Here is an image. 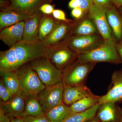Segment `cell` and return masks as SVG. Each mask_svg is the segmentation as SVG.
<instances>
[{
  "label": "cell",
  "instance_id": "35",
  "mask_svg": "<svg viewBox=\"0 0 122 122\" xmlns=\"http://www.w3.org/2000/svg\"><path fill=\"white\" fill-rule=\"evenodd\" d=\"M115 44L116 49L122 61V42L115 43Z\"/></svg>",
  "mask_w": 122,
  "mask_h": 122
},
{
  "label": "cell",
  "instance_id": "28",
  "mask_svg": "<svg viewBox=\"0 0 122 122\" xmlns=\"http://www.w3.org/2000/svg\"><path fill=\"white\" fill-rule=\"evenodd\" d=\"M25 122H52L45 115L23 117Z\"/></svg>",
  "mask_w": 122,
  "mask_h": 122
},
{
  "label": "cell",
  "instance_id": "17",
  "mask_svg": "<svg viewBox=\"0 0 122 122\" xmlns=\"http://www.w3.org/2000/svg\"><path fill=\"white\" fill-rule=\"evenodd\" d=\"M89 87L84 85L65 86L63 94V103L70 106L80 99L93 94Z\"/></svg>",
  "mask_w": 122,
  "mask_h": 122
},
{
  "label": "cell",
  "instance_id": "9",
  "mask_svg": "<svg viewBox=\"0 0 122 122\" xmlns=\"http://www.w3.org/2000/svg\"><path fill=\"white\" fill-rule=\"evenodd\" d=\"M107 9L93 4L87 13L88 17L93 22L99 34L105 40L112 39L111 29L106 15Z\"/></svg>",
  "mask_w": 122,
  "mask_h": 122
},
{
  "label": "cell",
  "instance_id": "37",
  "mask_svg": "<svg viewBox=\"0 0 122 122\" xmlns=\"http://www.w3.org/2000/svg\"><path fill=\"white\" fill-rule=\"evenodd\" d=\"M112 5L118 9L122 6V0H111Z\"/></svg>",
  "mask_w": 122,
  "mask_h": 122
},
{
  "label": "cell",
  "instance_id": "16",
  "mask_svg": "<svg viewBox=\"0 0 122 122\" xmlns=\"http://www.w3.org/2000/svg\"><path fill=\"white\" fill-rule=\"evenodd\" d=\"M25 21L0 30V39L9 48L22 41Z\"/></svg>",
  "mask_w": 122,
  "mask_h": 122
},
{
  "label": "cell",
  "instance_id": "3",
  "mask_svg": "<svg viewBox=\"0 0 122 122\" xmlns=\"http://www.w3.org/2000/svg\"><path fill=\"white\" fill-rule=\"evenodd\" d=\"M14 71L19 81L20 91L26 97H36L45 88L30 63L25 64Z\"/></svg>",
  "mask_w": 122,
  "mask_h": 122
},
{
  "label": "cell",
  "instance_id": "30",
  "mask_svg": "<svg viewBox=\"0 0 122 122\" xmlns=\"http://www.w3.org/2000/svg\"><path fill=\"white\" fill-rule=\"evenodd\" d=\"M54 7V5L50 4H45L41 6L39 10L43 14L51 15L55 10Z\"/></svg>",
  "mask_w": 122,
  "mask_h": 122
},
{
  "label": "cell",
  "instance_id": "36",
  "mask_svg": "<svg viewBox=\"0 0 122 122\" xmlns=\"http://www.w3.org/2000/svg\"><path fill=\"white\" fill-rule=\"evenodd\" d=\"M69 6L71 8L74 9L79 7V5L76 0H71L69 2Z\"/></svg>",
  "mask_w": 122,
  "mask_h": 122
},
{
  "label": "cell",
  "instance_id": "11",
  "mask_svg": "<svg viewBox=\"0 0 122 122\" xmlns=\"http://www.w3.org/2000/svg\"><path fill=\"white\" fill-rule=\"evenodd\" d=\"M122 101V70L115 71L113 73L111 83L108 91L105 95L100 96V105L106 102L114 103Z\"/></svg>",
  "mask_w": 122,
  "mask_h": 122
},
{
  "label": "cell",
  "instance_id": "24",
  "mask_svg": "<svg viewBox=\"0 0 122 122\" xmlns=\"http://www.w3.org/2000/svg\"><path fill=\"white\" fill-rule=\"evenodd\" d=\"M100 105L98 103L90 109L80 113H73L62 122H87L97 115Z\"/></svg>",
  "mask_w": 122,
  "mask_h": 122
},
{
  "label": "cell",
  "instance_id": "31",
  "mask_svg": "<svg viewBox=\"0 0 122 122\" xmlns=\"http://www.w3.org/2000/svg\"><path fill=\"white\" fill-rule=\"evenodd\" d=\"M52 15L56 20L61 21H68L69 19L66 17L65 12L62 10L59 9L55 10Z\"/></svg>",
  "mask_w": 122,
  "mask_h": 122
},
{
  "label": "cell",
  "instance_id": "4",
  "mask_svg": "<svg viewBox=\"0 0 122 122\" xmlns=\"http://www.w3.org/2000/svg\"><path fill=\"white\" fill-rule=\"evenodd\" d=\"M30 64L46 86L62 81L63 72L56 68L45 57L33 60Z\"/></svg>",
  "mask_w": 122,
  "mask_h": 122
},
{
  "label": "cell",
  "instance_id": "20",
  "mask_svg": "<svg viewBox=\"0 0 122 122\" xmlns=\"http://www.w3.org/2000/svg\"><path fill=\"white\" fill-rule=\"evenodd\" d=\"M59 20L52 15L43 14L39 22L38 36L39 41H42L55 28Z\"/></svg>",
  "mask_w": 122,
  "mask_h": 122
},
{
  "label": "cell",
  "instance_id": "18",
  "mask_svg": "<svg viewBox=\"0 0 122 122\" xmlns=\"http://www.w3.org/2000/svg\"><path fill=\"white\" fill-rule=\"evenodd\" d=\"M32 15L20 13L10 8H1L0 12V30L25 21Z\"/></svg>",
  "mask_w": 122,
  "mask_h": 122
},
{
  "label": "cell",
  "instance_id": "38",
  "mask_svg": "<svg viewBox=\"0 0 122 122\" xmlns=\"http://www.w3.org/2000/svg\"><path fill=\"white\" fill-rule=\"evenodd\" d=\"M11 122H25L23 117H17L11 119Z\"/></svg>",
  "mask_w": 122,
  "mask_h": 122
},
{
  "label": "cell",
  "instance_id": "29",
  "mask_svg": "<svg viewBox=\"0 0 122 122\" xmlns=\"http://www.w3.org/2000/svg\"><path fill=\"white\" fill-rule=\"evenodd\" d=\"M78 2L79 7L83 10L85 14H87L89 10L93 4V0H76Z\"/></svg>",
  "mask_w": 122,
  "mask_h": 122
},
{
  "label": "cell",
  "instance_id": "10",
  "mask_svg": "<svg viewBox=\"0 0 122 122\" xmlns=\"http://www.w3.org/2000/svg\"><path fill=\"white\" fill-rule=\"evenodd\" d=\"M78 20H69L68 21H59L52 32L42 41L47 46L62 44L70 37L72 29Z\"/></svg>",
  "mask_w": 122,
  "mask_h": 122
},
{
  "label": "cell",
  "instance_id": "14",
  "mask_svg": "<svg viewBox=\"0 0 122 122\" xmlns=\"http://www.w3.org/2000/svg\"><path fill=\"white\" fill-rule=\"evenodd\" d=\"M53 0H9V8L20 13L32 15L39 11L42 5L50 4Z\"/></svg>",
  "mask_w": 122,
  "mask_h": 122
},
{
  "label": "cell",
  "instance_id": "23",
  "mask_svg": "<svg viewBox=\"0 0 122 122\" xmlns=\"http://www.w3.org/2000/svg\"><path fill=\"white\" fill-rule=\"evenodd\" d=\"M100 96L93 94L80 99L70 106L73 113H80L87 110L99 103Z\"/></svg>",
  "mask_w": 122,
  "mask_h": 122
},
{
  "label": "cell",
  "instance_id": "34",
  "mask_svg": "<svg viewBox=\"0 0 122 122\" xmlns=\"http://www.w3.org/2000/svg\"><path fill=\"white\" fill-rule=\"evenodd\" d=\"M0 122H11V119L1 109H0Z\"/></svg>",
  "mask_w": 122,
  "mask_h": 122
},
{
  "label": "cell",
  "instance_id": "5",
  "mask_svg": "<svg viewBox=\"0 0 122 122\" xmlns=\"http://www.w3.org/2000/svg\"><path fill=\"white\" fill-rule=\"evenodd\" d=\"M96 64L82 63L77 59L63 71L62 81L65 86L85 85L88 75Z\"/></svg>",
  "mask_w": 122,
  "mask_h": 122
},
{
  "label": "cell",
  "instance_id": "25",
  "mask_svg": "<svg viewBox=\"0 0 122 122\" xmlns=\"http://www.w3.org/2000/svg\"><path fill=\"white\" fill-rule=\"evenodd\" d=\"M45 115L41 105L36 97L26 98L25 106L21 117Z\"/></svg>",
  "mask_w": 122,
  "mask_h": 122
},
{
  "label": "cell",
  "instance_id": "19",
  "mask_svg": "<svg viewBox=\"0 0 122 122\" xmlns=\"http://www.w3.org/2000/svg\"><path fill=\"white\" fill-rule=\"evenodd\" d=\"M94 34H99L96 25L88 17L87 14L81 19L77 20L72 29L69 37L73 36Z\"/></svg>",
  "mask_w": 122,
  "mask_h": 122
},
{
  "label": "cell",
  "instance_id": "32",
  "mask_svg": "<svg viewBox=\"0 0 122 122\" xmlns=\"http://www.w3.org/2000/svg\"><path fill=\"white\" fill-rule=\"evenodd\" d=\"M71 14L72 16L76 20H79L86 15L83 10L79 7L73 9L71 12Z\"/></svg>",
  "mask_w": 122,
  "mask_h": 122
},
{
  "label": "cell",
  "instance_id": "41",
  "mask_svg": "<svg viewBox=\"0 0 122 122\" xmlns=\"http://www.w3.org/2000/svg\"><path fill=\"white\" fill-rule=\"evenodd\" d=\"M121 122H122V119L121 120Z\"/></svg>",
  "mask_w": 122,
  "mask_h": 122
},
{
  "label": "cell",
  "instance_id": "12",
  "mask_svg": "<svg viewBox=\"0 0 122 122\" xmlns=\"http://www.w3.org/2000/svg\"><path fill=\"white\" fill-rule=\"evenodd\" d=\"M26 97L20 91L6 102L1 101L0 108L10 119L21 117L25 106Z\"/></svg>",
  "mask_w": 122,
  "mask_h": 122
},
{
  "label": "cell",
  "instance_id": "6",
  "mask_svg": "<svg viewBox=\"0 0 122 122\" xmlns=\"http://www.w3.org/2000/svg\"><path fill=\"white\" fill-rule=\"evenodd\" d=\"M62 72L77 60L78 55L64 44L48 47L45 56Z\"/></svg>",
  "mask_w": 122,
  "mask_h": 122
},
{
  "label": "cell",
  "instance_id": "26",
  "mask_svg": "<svg viewBox=\"0 0 122 122\" xmlns=\"http://www.w3.org/2000/svg\"><path fill=\"white\" fill-rule=\"evenodd\" d=\"M0 76L13 95L20 91V84L14 71L0 70Z\"/></svg>",
  "mask_w": 122,
  "mask_h": 122
},
{
  "label": "cell",
  "instance_id": "39",
  "mask_svg": "<svg viewBox=\"0 0 122 122\" xmlns=\"http://www.w3.org/2000/svg\"><path fill=\"white\" fill-rule=\"evenodd\" d=\"M87 122H101V121L99 120L98 118L96 116L94 118H93L91 120H89Z\"/></svg>",
  "mask_w": 122,
  "mask_h": 122
},
{
  "label": "cell",
  "instance_id": "22",
  "mask_svg": "<svg viewBox=\"0 0 122 122\" xmlns=\"http://www.w3.org/2000/svg\"><path fill=\"white\" fill-rule=\"evenodd\" d=\"M46 115L52 122H62L72 114L70 106L64 103L60 104L46 111Z\"/></svg>",
  "mask_w": 122,
  "mask_h": 122
},
{
  "label": "cell",
  "instance_id": "27",
  "mask_svg": "<svg viewBox=\"0 0 122 122\" xmlns=\"http://www.w3.org/2000/svg\"><path fill=\"white\" fill-rule=\"evenodd\" d=\"M12 93L7 87L3 79L0 81V97L2 102H6L12 96Z\"/></svg>",
  "mask_w": 122,
  "mask_h": 122
},
{
  "label": "cell",
  "instance_id": "8",
  "mask_svg": "<svg viewBox=\"0 0 122 122\" xmlns=\"http://www.w3.org/2000/svg\"><path fill=\"white\" fill-rule=\"evenodd\" d=\"M65 85L62 81L54 85L46 86L37 95L39 101L45 112L63 103Z\"/></svg>",
  "mask_w": 122,
  "mask_h": 122
},
{
  "label": "cell",
  "instance_id": "2",
  "mask_svg": "<svg viewBox=\"0 0 122 122\" xmlns=\"http://www.w3.org/2000/svg\"><path fill=\"white\" fill-rule=\"evenodd\" d=\"M77 60L82 63H122L115 43L112 39L105 40L98 47L89 52L78 55Z\"/></svg>",
  "mask_w": 122,
  "mask_h": 122
},
{
  "label": "cell",
  "instance_id": "13",
  "mask_svg": "<svg viewBox=\"0 0 122 122\" xmlns=\"http://www.w3.org/2000/svg\"><path fill=\"white\" fill-rule=\"evenodd\" d=\"M43 14L38 11L25 21L22 41L29 43L40 41L38 36L39 22Z\"/></svg>",
  "mask_w": 122,
  "mask_h": 122
},
{
  "label": "cell",
  "instance_id": "33",
  "mask_svg": "<svg viewBox=\"0 0 122 122\" xmlns=\"http://www.w3.org/2000/svg\"><path fill=\"white\" fill-rule=\"evenodd\" d=\"M94 4L103 8H108L113 5L111 0H93Z\"/></svg>",
  "mask_w": 122,
  "mask_h": 122
},
{
  "label": "cell",
  "instance_id": "15",
  "mask_svg": "<svg viewBox=\"0 0 122 122\" xmlns=\"http://www.w3.org/2000/svg\"><path fill=\"white\" fill-rule=\"evenodd\" d=\"M107 21L115 43L122 42V16L117 8L112 5L107 9Z\"/></svg>",
  "mask_w": 122,
  "mask_h": 122
},
{
  "label": "cell",
  "instance_id": "7",
  "mask_svg": "<svg viewBox=\"0 0 122 122\" xmlns=\"http://www.w3.org/2000/svg\"><path fill=\"white\" fill-rule=\"evenodd\" d=\"M105 40L99 34L73 36L62 44L66 45L78 55L89 52L102 45Z\"/></svg>",
  "mask_w": 122,
  "mask_h": 122
},
{
  "label": "cell",
  "instance_id": "1",
  "mask_svg": "<svg viewBox=\"0 0 122 122\" xmlns=\"http://www.w3.org/2000/svg\"><path fill=\"white\" fill-rule=\"evenodd\" d=\"M48 48L41 41L32 44L21 41L0 52V70L14 71L33 60L45 57Z\"/></svg>",
  "mask_w": 122,
  "mask_h": 122
},
{
  "label": "cell",
  "instance_id": "40",
  "mask_svg": "<svg viewBox=\"0 0 122 122\" xmlns=\"http://www.w3.org/2000/svg\"><path fill=\"white\" fill-rule=\"evenodd\" d=\"M119 11V13H120V14L122 16V7H120V8H119L118 9Z\"/></svg>",
  "mask_w": 122,
  "mask_h": 122
},
{
  "label": "cell",
  "instance_id": "21",
  "mask_svg": "<svg viewBox=\"0 0 122 122\" xmlns=\"http://www.w3.org/2000/svg\"><path fill=\"white\" fill-rule=\"evenodd\" d=\"M96 116L101 122H115L117 111L115 103L106 102L100 105Z\"/></svg>",
  "mask_w": 122,
  "mask_h": 122
}]
</instances>
